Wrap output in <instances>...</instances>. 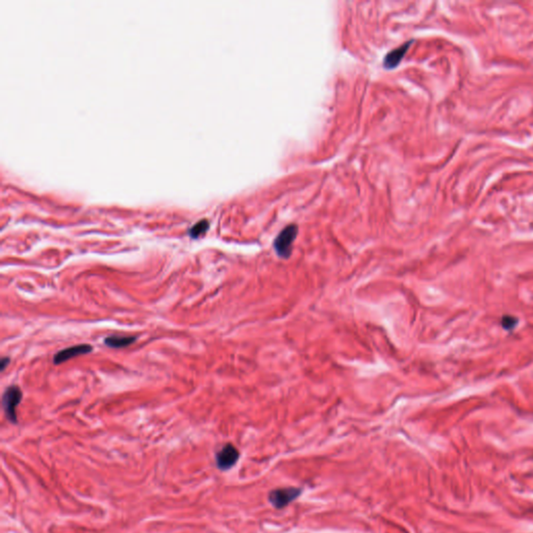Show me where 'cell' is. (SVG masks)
<instances>
[{"label":"cell","mask_w":533,"mask_h":533,"mask_svg":"<svg viewBox=\"0 0 533 533\" xmlns=\"http://www.w3.org/2000/svg\"><path fill=\"white\" fill-rule=\"evenodd\" d=\"M298 226L295 224H291L284 227L279 235L276 237L274 241V249L278 257L282 258H290L292 252V247L297 237Z\"/></svg>","instance_id":"cell-1"},{"label":"cell","mask_w":533,"mask_h":533,"mask_svg":"<svg viewBox=\"0 0 533 533\" xmlns=\"http://www.w3.org/2000/svg\"><path fill=\"white\" fill-rule=\"evenodd\" d=\"M22 400V392L17 385L9 386L3 393L2 396V407L4 410L5 415L13 424L18 423L16 408Z\"/></svg>","instance_id":"cell-2"},{"label":"cell","mask_w":533,"mask_h":533,"mask_svg":"<svg viewBox=\"0 0 533 533\" xmlns=\"http://www.w3.org/2000/svg\"><path fill=\"white\" fill-rule=\"evenodd\" d=\"M301 494L300 488L283 487L274 490L269 495V500L276 508H283L297 499Z\"/></svg>","instance_id":"cell-3"},{"label":"cell","mask_w":533,"mask_h":533,"mask_svg":"<svg viewBox=\"0 0 533 533\" xmlns=\"http://www.w3.org/2000/svg\"><path fill=\"white\" fill-rule=\"evenodd\" d=\"M240 453L238 449L232 446L231 444H227L218 452L216 456V463L218 468L220 470L226 471L232 468L238 462Z\"/></svg>","instance_id":"cell-4"},{"label":"cell","mask_w":533,"mask_h":533,"mask_svg":"<svg viewBox=\"0 0 533 533\" xmlns=\"http://www.w3.org/2000/svg\"><path fill=\"white\" fill-rule=\"evenodd\" d=\"M93 351V347L89 344H80L76 346H72L69 348H66L64 350H61L53 356V362L54 364H61L65 361H67L74 357L85 355Z\"/></svg>","instance_id":"cell-5"},{"label":"cell","mask_w":533,"mask_h":533,"mask_svg":"<svg viewBox=\"0 0 533 533\" xmlns=\"http://www.w3.org/2000/svg\"><path fill=\"white\" fill-rule=\"evenodd\" d=\"M413 40L411 41H407L406 43L402 44V45L393 49L392 51H390L389 53H386L384 58H383V65L385 68H389V69H393L397 67V66L399 65V63L402 61V58L404 56V54L406 53L407 49L410 48V46L413 44Z\"/></svg>","instance_id":"cell-6"},{"label":"cell","mask_w":533,"mask_h":533,"mask_svg":"<svg viewBox=\"0 0 533 533\" xmlns=\"http://www.w3.org/2000/svg\"><path fill=\"white\" fill-rule=\"evenodd\" d=\"M137 341V337H126V335H111L104 340V344L113 349H120L130 346Z\"/></svg>","instance_id":"cell-7"},{"label":"cell","mask_w":533,"mask_h":533,"mask_svg":"<svg viewBox=\"0 0 533 533\" xmlns=\"http://www.w3.org/2000/svg\"><path fill=\"white\" fill-rule=\"evenodd\" d=\"M209 227V223L207 220H201L198 223H196L193 227L189 229V236L193 239L199 238L200 236L204 235L207 231Z\"/></svg>","instance_id":"cell-8"},{"label":"cell","mask_w":533,"mask_h":533,"mask_svg":"<svg viewBox=\"0 0 533 533\" xmlns=\"http://www.w3.org/2000/svg\"><path fill=\"white\" fill-rule=\"evenodd\" d=\"M10 363V359L9 357H3V359L1 360V362H0V370L1 371H4L5 368L9 366Z\"/></svg>","instance_id":"cell-9"}]
</instances>
